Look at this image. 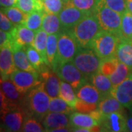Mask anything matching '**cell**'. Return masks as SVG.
Segmentation results:
<instances>
[{
	"label": "cell",
	"mask_w": 132,
	"mask_h": 132,
	"mask_svg": "<svg viewBox=\"0 0 132 132\" xmlns=\"http://www.w3.org/2000/svg\"><path fill=\"white\" fill-rule=\"evenodd\" d=\"M101 30L95 13L86 15L68 32L79 47L90 48L93 40Z\"/></svg>",
	"instance_id": "obj_1"
},
{
	"label": "cell",
	"mask_w": 132,
	"mask_h": 132,
	"mask_svg": "<svg viewBox=\"0 0 132 132\" xmlns=\"http://www.w3.org/2000/svg\"><path fill=\"white\" fill-rule=\"evenodd\" d=\"M50 100L42 81L27 93L24 103L30 115L36 118H43L48 112Z\"/></svg>",
	"instance_id": "obj_2"
},
{
	"label": "cell",
	"mask_w": 132,
	"mask_h": 132,
	"mask_svg": "<svg viewBox=\"0 0 132 132\" xmlns=\"http://www.w3.org/2000/svg\"><path fill=\"white\" fill-rule=\"evenodd\" d=\"M95 13L102 30L112 33L121 39L122 15L109 7L104 0H100Z\"/></svg>",
	"instance_id": "obj_3"
},
{
	"label": "cell",
	"mask_w": 132,
	"mask_h": 132,
	"mask_svg": "<svg viewBox=\"0 0 132 132\" xmlns=\"http://www.w3.org/2000/svg\"><path fill=\"white\" fill-rule=\"evenodd\" d=\"M120 40L118 36L101 29L93 40L90 48L102 60H105L115 57Z\"/></svg>",
	"instance_id": "obj_4"
},
{
	"label": "cell",
	"mask_w": 132,
	"mask_h": 132,
	"mask_svg": "<svg viewBox=\"0 0 132 132\" xmlns=\"http://www.w3.org/2000/svg\"><path fill=\"white\" fill-rule=\"evenodd\" d=\"M73 62L90 80L91 76L99 71L102 60L91 48L79 47Z\"/></svg>",
	"instance_id": "obj_5"
},
{
	"label": "cell",
	"mask_w": 132,
	"mask_h": 132,
	"mask_svg": "<svg viewBox=\"0 0 132 132\" xmlns=\"http://www.w3.org/2000/svg\"><path fill=\"white\" fill-rule=\"evenodd\" d=\"M54 71L57 73L61 80L69 83L76 91L90 81V79L79 71L73 61L58 64Z\"/></svg>",
	"instance_id": "obj_6"
},
{
	"label": "cell",
	"mask_w": 132,
	"mask_h": 132,
	"mask_svg": "<svg viewBox=\"0 0 132 132\" xmlns=\"http://www.w3.org/2000/svg\"><path fill=\"white\" fill-rule=\"evenodd\" d=\"M79 46L76 40L68 31L62 30L58 38V49L53 71L55 70L58 64L62 62L73 61L79 49Z\"/></svg>",
	"instance_id": "obj_7"
},
{
	"label": "cell",
	"mask_w": 132,
	"mask_h": 132,
	"mask_svg": "<svg viewBox=\"0 0 132 132\" xmlns=\"http://www.w3.org/2000/svg\"><path fill=\"white\" fill-rule=\"evenodd\" d=\"M10 79L15 85L19 92L24 95L42 82L39 79L38 73H35L20 69L15 71L10 75Z\"/></svg>",
	"instance_id": "obj_8"
},
{
	"label": "cell",
	"mask_w": 132,
	"mask_h": 132,
	"mask_svg": "<svg viewBox=\"0 0 132 132\" xmlns=\"http://www.w3.org/2000/svg\"><path fill=\"white\" fill-rule=\"evenodd\" d=\"M89 14L90 13L82 11L71 4L65 2L63 9L58 15L61 22L62 30L68 31L77 23H79L81 19H84L86 15Z\"/></svg>",
	"instance_id": "obj_9"
},
{
	"label": "cell",
	"mask_w": 132,
	"mask_h": 132,
	"mask_svg": "<svg viewBox=\"0 0 132 132\" xmlns=\"http://www.w3.org/2000/svg\"><path fill=\"white\" fill-rule=\"evenodd\" d=\"M36 32L24 25L16 26L10 32L12 40V49L15 48H27L28 46H33Z\"/></svg>",
	"instance_id": "obj_10"
},
{
	"label": "cell",
	"mask_w": 132,
	"mask_h": 132,
	"mask_svg": "<svg viewBox=\"0 0 132 132\" xmlns=\"http://www.w3.org/2000/svg\"><path fill=\"white\" fill-rule=\"evenodd\" d=\"M25 112L19 106L2 115V127L5 131L11 132L21 131L24 122Z\"/></svg>",
	"instance_id": "obj_11"
},
{
	"label": "cell",
	"mask_w": 132,
	"mask_h": 132,
	"mask_svg": "<svg viewBox=\"0 0 132 132\" xmlns=\"http://www.w3.org/2000/svg\"><path fill=\"white\" fill-rule=\"evenodd\" d=\"M100 126L104 131H127L126 119L123 116L122 112H114L104 115Z\"/></svg>",
	"instance_id": "obj_12"
},
{
	"label": "cell",
	"mask_w": 132,
	"mask_h": 132,
	"mask_svg": "<svg viewBox=\"0 0 132 132\" xmlns=\"http://www.w3.org/2000/svg\"><path fill=\"white\" fill-rule=\"evenodd\" d=\"M111 95L119 101L124 107L132 109V72L122 83L114 87Z\"/></svg>",
	"instance_id": "obj_13"
},
{
	"label": "cell",
	"mask_w": 132,
	"mask_h": 132,
	"mask_svg": "<svg viewBox=\"0 0 132 132\" xmlns=\"http://www.w3.org/2000/svg\"><path fill=\"white\" fill-rule=\"evenodd\" d=\"M18 68L15 65L13 52L11 46L0 48V73L1 79H10V75Z\"/></svg>",
	"instance_id": "obj_14"
},
{
	"label": "cell",
	"mask_w": 132,
	"mask_h": 132,
	"mask_svg": "<svg viewBox=\"0 0 132 132\" xmlns=\"http://www.w3.org/2000/svg\"><path fill=\"white\" fill-rule=\"evenodd\" d=\"M68 114L60 112H48L42 120V125L46 131L60 127H68L71 126Z\"/></svg>",
	"instance_id": "obj_15"
},
{
	"label": "cell",
	"mask_w": 132,
	"mask_h": 132,
	"mask_svg": "<svg viewBox=\"0 0 132 132\" xmlns=\"http://www.w3.org/2000/svg\"><path fill=\"white\" fill-rule=\"evenodd\" d=\"M41 77L43 79L44 88L50 98L59 97L60 89V78L55 71L48 70L41 72Z\"/></svg>",
	"instance_id": "obj_16"
},
{
	"label": "cell",
	"mask_w": 132,
	"mask_h": 132,
	"mask_svg": "<svg viewBox=\"0 0 132 132\" xmlns=\"http://www.w3.org/2000/svg\"><path fill=\"white\" fill-rule=\"evenodd\" d=\"M76 93L78 98L90 104L98 105L101 101L104 98V96L94 85L88 82L82 85L79 90H76Z\"/></svg>",
	"instance_id": "obj_17"
},
{
	"label": "cell",
	"mask_w": 132,
	"mask_h": 132,
	"mask_svg": "<svg viewBox=\"0 0 132 132\" xmlns=\"http://www.w3.org/2000/svg\"><path fill=\"white\" fill-rule=\"evenodd\" d=\"M115 57L132 71V40L120 39L118 44Z\"/></svg>",
	"instance_id": "obj_18"
},
{
	"label": "cell",
	"mask_w": 132,
	"mask_h": 132,
	"mask_svg": "<svg viewBox=\"0 0 132 132\" xmlns=\"http://www.w3.org/2000/svg\"><path fill=\"white\" fill-rule=\"evenodd\" d=\"M90 81L98 90L104 98L111 95L114 87L109 77L107 76L98 71L91 76Z\"/></svg>",
	"instance_id": "obj_19"
},
{
	"label": "cell",
	"mask_w": 132,
	"mask_h": 132,
	"mask_svg": "<svg viewBox=\"0 0 132 132\" xmlns=\"http://www.w3.org/2000/svg\"><path fill=\"white\" fill-rule=\"evenodd\" d=\"M70 124L72 128H93L95 126H100L98 120L91 117L89 114L82 112H72L69 116Z\"/></svg>",
	"instance_id": "obj_20"
},
{
	"label": "cell",
	"mask_w": 132,
	"mask_h": 132,
	"mask_svg": "<svg viewBox=\"0 0 132 132\" xmlns=\"http://www.w3.org/2000/svg\"><path fill=\"white\" fill-rule=\"evenodd\" d=\"M15 65L18 69L38 73V71L34 68L29 60L26 48H15L13 49Z\"/></svg>",
	"instance_id": "obj_21"
},
{
	"label": "cell",
	"mask_w": 132,
	"mask_h": 132,
	"mask_svg": "<svg viewBox=\"0 0 132 132\" xmlns=\"http://www.w3.org/2000/svg\"><path fill=\"white\" fill-rule=\"evenodd\" d=\"M41 29L48 35L60 34L62 31L61 22L58 15L44 13Z\"/></svg>",
	"instance_id": "obj_22"
},
{
	"label": "cell",
	"mask_w": 132,
	"mask_h": 132,
	"mask_svg": "<svg viewBox=\"0 0 132 132\" xmlns=\"http://www.w3.org/2000/svg\"><path fill=\"white\" fill-rule=\"evenodd\" d=\"M123 107L124 106L123 105L112 95H109L105 97L103 100L101 101L98 104L99 110L103 116L114 112H119L123 113L124 109Z\"/></svg>",
	"instance_id": "obj_23"
},
{
	"label": "cell",
	"mask_w": 132,
	"mask_h": 132,
	"mask_svg": "<svg viewBox=\"0 0 132 132\" xmlns=\"http://www.w3.org/2000/svg\"><path fill=\"white\" fill-rule=\"evenodd\" d=\"M1 90L4 92L7 98L15 104H20L25 96V95L19 92L10 79H1Z\"/></svg>",
	"instance_id": "obj_24"
},
{
	"label": "cell",
	"mask_w": 132,
	"mask_h": 132,
	"mask_svg": "<svg viewBox=\"0 0 132 132\" xmlns=\"http://www.w3.org/2000/svg\"><path fill=\"white\" fill-rule=\"evenodd\" d=\"M48 35L42 29H39L38 32H36L35 38L34 40L33 47L35 48L38 53L40 54L46 65L48 66V62L47 59V54H46V46H47ZM49 67V66H48Z\"/></svg>",
	"instance_id": "obj_25"
},
{
	"label": "cell",
	"mask_w": 132,
	"mask_h": 132,
	"mask_svg": "<svg viewBox=\"0 0 132 132\" xmlns=\"http://www.w3.org/2000/svg\"><path fill=\"white\" fill-rule=\"evenodd\" d=\"M60 34L48 35L46 46V54L48 62V66L54 69L57 55L58 49V38Z\"/></svg>",
	"instance_id": "obj_26"
},
{
	"label": "cell",
	"mask_w": 132,
	"mask_h": 132,
	"mask_svg": "<svg viewBox=\"0 0 132 132\" xmlns=\"http://www.w3.org/2000/svg\"><path fill=\"white\" fill-rule=\"evenodd\" d=\"M1 11H2L15 26L24 25L29 15L16 6L1 8Z\"/></svg>",
	"instance_id": "obj_27"
},
{
	"label": "cell",
	"mask_w": 132,
	"mask_h": 132,
	"mask_svg": "<svg viewBox=\"0 0 132 132\" xmlns=\"http://www.w3.org/2000/svg\"><path fill=\"white\" fill-rule=\"evenodd\" d=\"M73 90V87L69 83L61 80L59 97L63 99L71 107L75 109V105L78 98Z\"/></svg>",
	"instance_id": "obj_28"
},
{
	"label": "cell",
	"mask_w": 132,
	"mask_h": 132,
	"mask_svg": "<svg viewBox=\"0 0 132 132\" xmlns=\"http://www.w3.org/2000/svg\"><path fill=\"white\" fill-rule=\"evenodd\" d=\"M132 71L124 63L119 62L115 71L109 76L113 87H117L131 74Z\"/></svg>",
	"instance_id": "obj_29"
},
{
	"label": "cell",
	"mask_w": 132,
	"mask_h": 132,
	"mask_svg": "<svg viewBox=\"0 0 132 132\" xmlns=\"http://www.w3.org/2000/svg\"><path fill=\"white\" fill-rule=\"evenodd\" d=\"M44 13V10H36L29 13L26 21L24 22V25L29 29L35 31V32H38L42 27Z\"/></svg>",
	"instance_id": "obj_30"
},
{
	"label": "cell",
	"mask_w": 132,
	"mask_h": 132,
	"mask_svg": "<svg viewBox=\"0 0 132 132\" xmlns=\"http://www.w3.org/2000/svg\"><path fill=\"white\" fill-rule=\"evenodd\" d=\"M64 2L86 13H93L95 12L100 0H64Z\"/></svg>",
	"instance_id": "obj_31"
},
{
	"label": "cell",
	"mask_w": 132,
	"mask_h": 132,
	"mask_svg": "<svg viewBox=\"0 0 132 132\" xmlns=\"http://www.w3.org/2000/svg\"><path fill=\"white\" fill-rule=\"evenodd\" d=\"M75 109L71 107L65 101L60 97L53 98L50 100L48 112H60V113H72Z\"/></svg>",
	"instance_id": "obj_32"
},
{
	"label": "cell",
	"mask_w": 132,
	"mask_h": 132,
	"mask_svg": "<svg viewBox=\"0 0 132 132\" xmlns=\"http://www.w3.org/2000/svg\"><path fill=\"white\" fill-rule=\"evenodd\" d=\"M26 52L31 64L38 72L41 73L43 71H43V69H45V65H46L43 61L40 54L35 48L33 46H28L26 48Z\"/></svg>",
	"instance_id": "obj_33"
},
{
	"label": "cell",
	"mask_w": 132,
	"mask_h": 132,
	"mask_svg": "<svg viewBox=\"0 0 132 132\" xmlns=\"http://www.w3.org/2000/svg\"><path fill=\"white\" fill-rule=\"evenodd\" d=\"M16 7L29 14L36 10H43V2L40 0H18Z\"/></svg>",
	"instance_id": "obj_34"
},
{
	"label": "cell",
	"mask_w": 132,
	"mask_h": 132,
	"mask_svg": "<svg viewBox=\"0 0 132 132\" xmlns=\"http://www.w3.org/2000/svg\"><path fill=\"white\" fill-rule=\"evenodd\" d=\"M121 39L132 40V13L128 10L122 15Z\"/></svg>",
	"instance_id": "obj_35"
},
{
	"label": "cell",
	"mask_w": 132,
	"mask_h": 132,
	"mask_svg": "<svg viewBox=\"0 0 132 132\" xmlns=\"http://www.w3.org/2000/svg\"><path fill=\"white\" fill-rule=\"evenodd\" d=\"M64 5V0H43V10L46 13L59 15Z\"/></svg>",
	"instance_id": "obj_36"
},
{
	"label": "cell",
	"mask_w": 132,
	"mask_h": 132,
	"mask_svg": "<svg viewBox=\"0 0 132 132\" xmlns=\"http://www.w3.org/2000/svg\"><path fill=\"white\" fill-rule=\"evenodd\" d=\"M21 131L24 132H43L46 131L43 125L38 121L36 118H33L32 115L24 120V124Z\"/></svg>",
	"instance_id": "obj_37"
},
{
	"label": "cell",
	"mask_w": 132,
	"mask_h": 132,
	"mask_svg": "<svg viewBox=\"0 0 132 132\" xmlns=\"http://www.w3.org/2000/svg\"><path fill=\"white\" fill-rule=\"evenodd\" d=\"M119 62L120 61L116 57L108 59V60H102L99 71L109 77L115 71Z\"/></svg>",
	"instance_id": "obj_38"
},
{
	"label": "cell",
	"mask_w": 132,
	"mask_h": 132,
	"mask_svg": "<svg viewBox=\"0 0 132 132\" xmlns=\"http://www.w3.org/2000/svg\"><path fill=\"white\" fill-rule=\"evenodd\" d=\"M19 106V104H15L7 98L4 92L1 90L0 91V109H1V116L5 114L9 111Z\"/></svg>",
	"instance_id": "obj_39"
},
{
	"label": "cell",
	"mask_w": 132,
	"mask_h": 132,
	"mask_svg": "<svg viewBox=\"0 0 132 132\" xmlns=\"http://www.w3.org/2000/svg\"><path fill=\"white\" fill-rule=\"evenodd\" d=\"M106 5L120 15L128 11L126 0H104Z\"/></svg>",
	"instance_id": "obj_40"
},
{
	"label": "cell",
	"mask_w": 132,
	"mask_h": 132,
	"mask_svg": "<svg viewBox=\"0 0 132 132\" xmlns=\"http://www.w3.org/2000/svg\"><path fill=\"white\" fill-rule=\"evenodd\" d=\"M98 109V104H90L79 98L77 99L75 105V110L79 112H82V113L89 114L91 112L96 110Z\"/></svg>",
	"instance_id": "obj_41"
},
{
	"label": "cell",
	"mask_w": 132,
	"mask_h": 132,
	"mask_svg": "<svg viewBox=\"0 0 132 132\" xmlns=\"http://www.w3.org/2000/svg\"><path fill=\"white\" fill-rule=\"evenodd\" d=\"M16 26L7 18V16L2 11H1V13H0V28H1V30L10 32L13 30V29Z\"/></svg>",
	"instance_id": "obj_42"
},
{
	"label": "cell",
	"mask_w": 132,
	"mask_h": 132,
	"mask_svg": "<svg viewBox=\"0 0 132 132\" xmlns=\"http://www.w3.org/2000/svg\"><path fill=\"white\" fill-rule=\"evenodd\" d=\"M12 40L10 32H7L3 30L0 31V48L5 46L12 47Z\"/></svg>",
	"instance_id": "obj_43"
},
{
	"label": "cell",
	"mask_w": 132,
	"mask_h": 132,
	"mask_svg": "<svg viewBox=\"0 0 132 132\" xmlns=\"http://www.w3.org/2000/svg\"><path fill=\"white\" fill-rule=\"evenodd\" d=\"M17 2H18V0H0L1 8L16 6Z\"/></svg>",
	"instance_id": "obj_44"
},
{
	"label": "cell",
	"mask_w": 132,
	"mask_h": 132,
	"mask_svg": "<svg viewBox=\"0 0 132 132\" xmlns=\"http://www.w3.org/2000/svg\"><path fill=\"white\" fill-rule=\"evenodd\" d=\"M126 129L127 131L132 132V115L126 119Z\"/></svg>",
	"instance_id": "obj_45"
},
{
	"label": "cell",
	"mask_w": 132,
	"mask_h": 132,
	"mask_svg": "<svg viewBox=\"0 0 132 132\" xmlns=\"http://www.w3.org/2000/svg\"><path fill=\"white\" fill-rule=\"evenodd\" d=\"M71 130H70L68 127H60V128H54V129H52L49 131L51 132H67V131H71Z\"/></svg>",
	"instance_id": "obj_46"
},
{
	"label": "cell",
	"mask_w": 132,
	"mask_h": 132,
	"mask_svg": "<svg viewBox=\"0 0 132 132\" xmlns=\"http://www.w3.org/2000/svg\"><path fill=\"white\" fill-rule=\"evenodd\" d=\"M128 10L132 13V0H126Z\"/></svg>",
	"instance_id": "obj_47"
},
{
	"label": "cell",
	"mask_w": 132,
	"mask_h": 132,
	"mask_svg": "<svg viewBox=\"0 0 132 132\" xmlns=\"http://www.w3.org/2000/svg\"><path fill=\"white\" fill-rule=\"evenodd\" d=\"M40 1H43V0H40Z\"/></svg>",
	"instance_id": "obj_48"
}]
</instances>
